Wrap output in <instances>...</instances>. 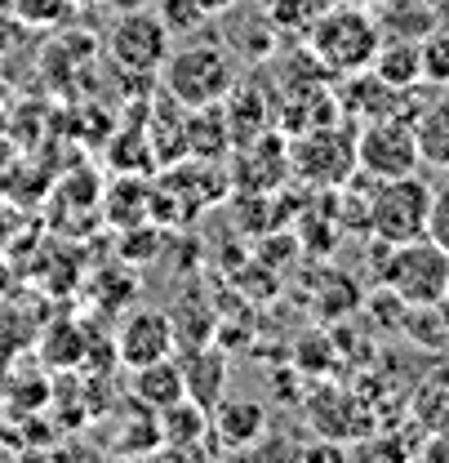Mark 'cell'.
<instances>
[{
	"label": "cell",
	"instance_id": "cell-16",
	"mask_svg": "<svg viewBox=\"0 0 449 463\" xmlns=\"http://www.w3.org/2000/svg\"><path fill=\"white\" fill-rule=\"evenodd\" d=\"M423 50V85L449 90V23H436L427 36H418Z\"/></svg>",
	"mask_w": 449,
	"mask_h": 463
},
{
	"label": "cell",
	"instance_id": "cell-14",
	"mask_svg": "<svg viewBox=\"0 0 449 463\" xmlns=\"http://www.w3.org/2000/svg\"><path fill=\"white\" fill-rule=\"evenodd\" d=\"M374 76H383L392 90H418L423 85V50H418V36H383L379 54L369 62Z\"/></svg>",
	"mask_w": 449,
	"mask_h": 463
},
{
	"label": "cell",
	"instance_id": "cell-22",
	"mask_svg": "<svg viewBox=\"0 0 449 463\" xmlns=\"http://www.w3.org/2000/svg\"><path fill=\"white\" fill-rule=\"evenodd\" d=\"M196 5H201L210 18H223V14H231V9H236V0H196Z\"/></svg>",
	"mask_w": 449,
	"mask_h": 463
},
{
	"label": "cell",
	"instance_id": "cell-21",
	"mask_svg": "<svg viewBox=\"0 0 449 463\" xmlns=\"http://www.w3.org/2000/svg\"><path fill=\"white\" fill-rule=\"evenodd\" d=\"M98 9H108V14H129V9H147L152 0H94Z\"/></svg>",
	"mask_w": 449,
	"mask_h": 463
},
{
	"label": "cell",
	"instance_id": "cell-17",
	"mask_svg": "<svg viewBox=\"0 0 449 463\" xmlns=\"http://www.w3.org/2000/svg\"><path fill=\"white\" fill-rule=\"evenodd\" d=\"M330 0H267L263 9L272 14V23H276V32H307L312 27V18L325 9Z\"/></svg>",
	"mask_w": 449,
	"mask_h": 463
},
{
	"label": "cell",
	"instance_id": "cell-4",
	"mask_svg": "<svg viewBox=\"0 0 449 463\" xmlns=\"http://www.w3.org/2000/svg\"><path fill=\"white\" fill-rule=\"evenodd\" d=\"M360 170L356 161V129L347 120H330L303 134H289V178L307 187H342Z\"/></svg>",
	"mask_w": 449,
	"mask_h": 463
},
{
	"label": "cell",
	"instance_id": "cell-1",
	"mask_svg": "<svg viewBox=\"0 0 449 463\" xmlns=\"http://www.w3.org/2000/svg\"><path fill=\"white\" fill-rule=\"evenodd\" d=\"M303 45L321 58V67L334 80H342V76H356L374 62L379 45H383V23L365 5L338 0L312 18V27L303 32Z\"/></svg>",
	"mask_w": 449,
	"mask_h": 463
},
{
	"label": "cell",
	"instance_id": "cell-2",
	"mask_svg": "<svg viewBox=\"0 0 449 463\" xmlns=\"http://www.w3.org/2000/svg\"><path fill=\"white\" fill-rule=\"evenodd\" d=\"M161 85L182 112L214 108L236 85V58L227 54V45H219V41L178 45V50H169L165 67H161Z\"/></svg>",
	"mask_w": 449,
	"mask_h": 463
},
{
	"label": "cell",
	"instance_id": "cell-20",
	"mask_svg": "<svg viewBox=\"0 0 449 463\" xmlns=\"http://www.w3.org/2000/svg\"><path fill=\"white\" fill-rule=\"evenodd\" d=\"M23 23H54L58 14L67 9V0H14Z\"/></svg>",
	"mask_w": 449,
	"mask_h": 463
},
{
	"label": "cell",
	"instance_id": "cell-15",
	"mask_svg": "<svg viewBox=\"0 0 449 463\" xmlns=\"http://www.w3.org/2000/svg\"><path fill=\"white\" fill-rule=\"evenodd\" d=\"M414 138H418L423 170L449 174V99H436L414 116Z\"/></svg>",
	"mask_w": 449,
	"mask_h": 463
},
{
	"label": "cell",
	"instance_id": "cell-19",
	"mask_svg": "<svg viewBox=\"0 0 449 463\" xmlns=\"http://www.w3.org/2000/svg\"><path fill=\"white\" fill-rule=\"evenodd\" d=\"M427 236L449 254V174L445 183L432 187V219H427Z\"/></svg>",
	"mask_w": 449,
	"mask_h": 463
},
{
	"label": "cell",
	"instance_id": "cell-9",
	"mask_svg": "<svg viewBox=\"0 0 449 463\" xmlns=\"http://www.w3.org/2000/svg\"><path fill=\"white\" fill-rule=\"evenodd\" d=\"M116 352H120V361H125L129 370L173 356V352H178L173 317H169V312H161V307H143V312H134V317L120 326Z\"/></svg>",
	"mask_w": 449,
	"mask_h": 463
},
{
	"label": "cell",
	"instance_id": "cell-7",
	"mask_svg": "<svg viewBox=\"0 0 449 463\" xmlns=\"http://www.w3.org/2000/svg\"><path fill=\"white\" fill-rule=\"evenodd\" d=\"M169 27L161 14L152 9H129V14H116L112 32H108V54L116 67L143 76V71H161L169 58Z\"/></svg>",
	"mask_w": 449,
	"mask_h": 463
},
{
	"label": "cell",
	"instance_id": "cell-10",
	"mask_svg": "<svg viewBox=\"0 0 449 463\" xmlns=\"http://www.w3.org/2000/svg\"><path fill=\"white\" fill-rule=\"evenodd\" d=\"M267 432V410L249 397H223L210 410V446L214 450H249Z\"/></svg>",
	"mask_w": 449,
	"mask_h": 463
},
{
	"label": "cell",
	"instance_id": "cell-11",
	"mask_svg": "<svg viewBox=\"0 0 449 463\" xmlns=\"http://www.w3.org/2000/svg\"><path fill=\"white\" fill-rule=\"evenodd\" d=\"M178 365H182V388H187V397L196 405L214 410L227 397V356L219 347H210V344L187 347Z\"/></svg>",
	"mask_w": 449,
	"mask_h": 463
},
{
	"label": "cell",
	"instance_id": "cell-18",
	"mask_svg": "<svg viewBox=\"0 0 449 463\" xmlns=\"http://www.w3.org/2000/svg\"><path fill=\"white\" fill-rule=\"evenodd\" d=\"M161 18H165L169 36L178 32V36H196V32H205L214 18L196 5V0H161Z\"/></svg>",
	"mask_w": 449,
	"mask_h": 463
},
{
	"label": "cell",
	"instance_id": "cell-8",
	"mask_svg": "<svg viewBox=\"0 0 449 463\" xmlns=\"http://www.w3.org/2000/svg\"><path fill=\"white\" fill-rule=\"evenodd\" d=\"M231 183H236V187H249V192H258V196H272L281 183H289V138L263 129V134L236 143Z\"/></svg>",
	"mask_w": 449,
	"mask_h": 463
},
{
	"label": "cell",
	"instance_id": "cell-3",
	"mask_svg": "<svg viewBox=\"0 0 449 463\" xmlns=\"http://www.w3.org/2000/svg\"><path fill=\"white\" fill-rule=\"evenodd\" d=\"M379 286L405 307H423V303H445L449 294V254L432 236H414L400 245H379Z\"/></svg>",
	"mask_w": 449,
	"mask_h": 463
},
{
	"label": "cell",
	"instance_id": "cell-12",
	"mask_svg": "<svg viewBox=\"0 0 449 463\" xmlns=\"http://www.w3.org/2000/svg\"><path fill=\"white\" fill-rule=\"evenodd\" d=\"M129 397L134 405H143V410H152V414H161L165 405L182 402L187 397V388H182V365L165 356V361H152V365H138V370H129Z\"/></svg>",
	"mask_w": 449,
	"mask_h": 463
},
{
	"label": "cell",
	"instance_id": "cell-24",
	"mask_svg": "<svg viewBox=\"0 0 449 463\" xmlns=\"http://www.w3.org/2000/svg\"><path fill=\"white\" fill-rule=\"evenodd\" d=\"M0 143H5V125H0Z\"/></svg>",
	"mask_w": 449,
	"mask_h": 463
},
{
	"label": "cell",
	"instance_id": "cell-6",
	"mask_svg": "<svg viewBox=\"0 0 449 463\" xmlns=\"http://www.w3.org/2000/svg\"><path fill=\"white\" fill-rule=\"evenodd\" d=\"M356 161L360 174L369 178H400V174H418V138H414V116H374L356 129Z\"/></svg>",
	"mask_w": 449,
	"mask_h": 463
},
{
	"label": "cell",
	"instance_id": "cell-5",
	"mask_svg": "<svg viewBox=\"0 0 449 463\" xmlns=\"http://www.w3.org/2000/svg\"><path fill=\"white\" fill-rule=\"evenodd\" d=\"M432 219V183L423 174L374 178L369 192V236L379 245H400L414 236H427Z\"/></svg>",
	"mask_w": 449,
	"mask_h": 463
},
{
	"label": "cell",
	"instance_id": "cell-13",
	"mask_svg": "<svg viewBox=\"0 0 449 463\" xmlns=\"http://www.w3.org/2000/svg\"><path fill=\"white\" fill-rule=\"evenodd\" d=\"M156 423H161V450H178V455H196V441L210 437V410L192 397L165 405Z\"/></svg>",
	"mask_w": 449,
	"mask_h": 463
},
{
	"label": "cell",
	"instance_id": "cell-23",
	"mask_svg": "<svg viewBox=\"0 0 449 463\" xmlns=\"http://www.w3.org/2000/svg\"><path fill=\"white\" fill-rule=\"evenodd\" d=\"M249 5H258V9H263V5H267V0H249Z\"/></svg>",
	"mask_w": 449,
	"mask_h": 463
}]
</instances>
